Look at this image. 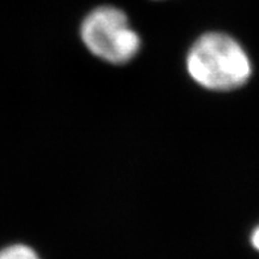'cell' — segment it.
<instances>
[{"mask_svg": "<svg viewBox=\"0 0 259 259\" xmlns=\"http://www.w3.org/2000/svg\"><path fill=\"white\" fill-rule=\"evenodd\" d=\"M187 69L196 83L214 92L238 89L251 75L245 49L232 36L209 32L194 41L187 56Z\"/></svg>", "mask_w": 259, "mask_h": 259, "instance_id": "obj_1", "label": "cell"}, {"mask_svg": "<svg viewBox=\"0 0 259 259\" xmlns=\"http://www.w3.org/2000/svg\"><path fill=\"white\" fill-rule=\"evenodd\" d=\"M0 259H40V256L29 246L17 243L0 250Z\"/></svg>", "mask_w": 259, "mask_h": 259, "instance_id": "obj_3", "label": "cell"}, {"mask_svg": "<svg viewBox=\"0 0 259 259\" xmlns=\"http://www.w3.org/2000/svg\"><path fill=\"white\" fill-rule=\"evenodd\" d=\"M251 245L252 247L259 251V226L255 228V230L251 234Z\"/></svg>", "mask_w": 259, "mask_h": 259, "instance_id": "obj_4", "label": "cell"}, {"mask_svg": "<svg viewBox=\"0 0 259 259\" xmlns=\"http://www.w3.org/2000/svg\"><path fill=\"white\" fill-rule=\"evenodd\" d=\"M79 33L90 53L110 64H126L140 49L139 34L131 28L127 15L113 6H101L89 12Z\"/></svg>", "mask_w": 259, "mask_h": 259, "instance_id": "obj_2", "label": "cell"}]
</instances>
